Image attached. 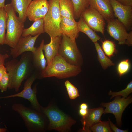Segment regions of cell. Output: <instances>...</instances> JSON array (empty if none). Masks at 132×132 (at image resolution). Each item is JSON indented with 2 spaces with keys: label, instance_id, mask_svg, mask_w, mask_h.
<instances>
[{
  "label": "cell",
  "instance_id": "cell-1",
  "mask_svg": "<svg viewBox=\"0 0 132 132\" xmlns=\"http://www.w3.org/2000/svg\"><path fill=\"white\" fill-rule=\"evenodd\" d=\"M4 65L9 76L8 89L18 92L22 82L31 73L33 65L32 53L24 52L19 60L14 59L6 62Z\"/></svg>",
  "mask_w": 132,
  "mask_h": 132
},
{
  "label": "cell",
  "instance_id": "cell-2",
  "mask_svg": "<svg viewBox=\"0 0 132 132\" xmlns=\"http://www.w3.org/2000/svg\"><path fill=\"white\" fill-rule=\"evenodd\" d=\"M24 122L29 132H44L47 129L48 119L42 112L24 104L15 103L11 106Z\"/></svg>",
  "mask_w": 132,
  "mask_h": 132
},
{
  "label": "cell",
  "instance_id": "cell-3",
  "mask_svg": "<svg viewBox=\"0 0 132 132\" xmlns=\"http://www.w3.org/2000/svg\"><path fill=\"white\" fill-rule=\"evenodd\" d=\"M81 71V66L71 64L58 54L40 72L39 77L44 78L54 77L63 79L76 76Z\"/></svg>",
  "mask_w": 132,
  "mask_h": 132
},
{
  "label": "cell",
  "instance_id": "cell-4",
  "mask_svg": "<svg viewBox=\"0 0 132 132\" xmlns=\"http://www.w3.org/2000/svg\"><path fill=\"white\" fill-rule=\"evenodd\" d=\"M41 110L49 121L47 127L48 130L68 132L76 123V121L72 118L52 105H49L45 107L42 106Z\"/></svg>",
  "mask_w": 132,
  "mask_h": 132
},
{
  "label": "cell",
  "instance_id": "cell-5",
  "mask_svg": "<svg viewBox=\"0 0 132 132\" xmlns=\"http://www.w3.org/2000/svg\"><path fill=\"white\" fill-rule=\"evenodd\" d=\"M5 8L6 14L7 32L4 44L13 48L22 36L24 28V23L16 16L11 3L6 5Z\"/></svg>",
  "mask_w": 132,
  "mask_h": 132
},
{
  "label": "cell",
  "instance_id": "cell-6",
  "mask_svg": "<svg viewBox=\"0 0 132 132\" xmlns=\"http://www.w3.org/2000/svg\"><path fill=\"white\" fill-rule=\"evenodd\" d=\"M59 0H49L48 11L44 18V32L51 39L62 35L60 24L61 16L59 8Z\"/></svg>",
  "mask_w": 132,
  "mask_h": 132
},
{
  "label": "cell",
  "instance_id": "cell-7",
  "mask_svg": "<svg viewBox=\"0 0 132 132\" xmlns=\"http://www.w3.org/2000/svg\"><path fill=\"white\" fill-rule=\"evenodd\" d=\"M58 54L71 65L81 66L83 63L82 55L76 41L62 34Z\"/></svg>",
  "mask_w": 132,
  "mask_h": 132
},
{
  "label": "cell",
  "instance_id": "cell-8",
  "mask_svg": "<svg viewBox=\"0 0 132 132\" xmlns=\"http://www.w3.org/2000/svg\"><path fill=\"white\" fill-rule=\"evenodd\" d=\"M38 77V75L36 73L32 74L26 79L22 91L16 94L0 97V99L16 97L23 98L30 102L32 107L41 112L42 106L39 104L37 98L36 85H35L33 88H32L33 84Z\"/></svg>",
  "mask_w": 132,
  "mask_h": 132
},
{
  "label": "cell",
  "instance_id": "cell-9",
  "mask_svg": "<svg viewBox=\"0 0 132 132\" xmlns=\"http://www.w3.org/2000/svg\"><path fill=\"white\" fill-rule=\"evenodd\" d=\"M106 21L108 33L118 41V44H125L129 47L132 46V31L128 33L124 25L117 19L114 18Z\"/></svg>",
  "mask_w": 132,
  "mask_h": 132
},
{
  "label": "cell",
  "instance_id": "cell-10",
  "mask_svg": "<svg viewBox=\"0 0 132 132\" xmlns=\"http://www.w3.org/2000/svg\"><path fill=\"white\" fill-rule=\"evenodd\" d=\"M112 101L102 102L101 105L105 108L103 114L111 113L114 115L117 125L121 126L122 124L121 118L122 113L126 107L132 102V98L130 95L126 98H121L120 96H115Z\"/></svg>",
  "mask_w": 132,
  "mask_h": 132
},
{
  "label": "cell",
  "instance_id": "cell-11",
  "mask_svg": "<svg viewBox=\"0 0 132 132\" xmlns=\"http://www.w3.org/2000/svg\"><path fill=\"white\" fill-rule=\"evenodd\" d=\"M81 16L94 31L104 35L105 20L96 10L89 6L82 13Z\"/></svg>",
  "mask_w": 132,
  "mask_h": 132
},
{
  "label": "cell",
  "instance_id": "cell-12",
  "mask_svg": "<svg viewBox=\"0 0 132 132\" xmlns=\"http://www.w3.org/2000/svg\"><path fill=\"white\" fill-rule=\"evenodd\" d=\"M115 17L124 25L127 31L132 30V7L123 5L115 0H109Z\"/></svg>",
  "mask_w": 132,
  "mask_h": 132
},
{
  "label": "cell",
  "instance_id": "cell-13",
  "mask_svg": "<svg viewBox=\"0 0 132 132\" xmlns=\"http://www.w3.org/2000/svg\"><path fill=\"white\" fill-rule=\"evenodd\" d=\"M40 34L32 36L29 35L20 38L16 46L10 49V54L15 59L23 53L27 52L33 53L36 47H34L35 42Z\"/></svg>",
  "mask_w": 132,
  "mask_h": 132
},
{
  "label": "cell",
  "instance_id": "cell-14",
  "mask_svg": "<svg viewBox=\"0 0 132 132\" xmlns=\"http://www.w3.org/2000/svg\"><path fill=\"white\" fill-rule=\"evenodd\" d=\"M49 8L47 0H33L27 9L26 15L31 21H34L42 18H44L47 13Z\"/></svg>",
  "mask_w": 132,
  "mask_h": 132
},
{
  "label": "cell",
  "instance_id": "cell-15",
  "mask_svg": "<svg viewBox=\"0 0 132 132\" xmlns=\"http://www.w3.org/2000/svg\"><path fill=\"white\" fill-rule=\"evenodd\" d=\"M104 109L103 107H99L88 109L86 115L82 117L80 120L83 125L81 131L91 132L90 128L94 124L100 121L101 116L103 114Z\"/></svg>",
  "mask_w": 132,
  "mask_h": 132
},
{
  "label": "cell",
  "instance_id": "cell-16",
  "mask_svg": "<svg viewBox=\"0 0 132 132\" xmlns=\"http://www.w3.org/2000/svg\"><path fill=\"white\" fill-rule=\"evenodd\" d=\"M60 27L62 34L69 37L72 40L76 41L79 32L77 22L75 19L61 17Z\"/></svg>",
  "mask_w": 132,
  "mask_h": 132
},
{
  "label": "cell",
  "instance_id": "cell-17",
  "mask_svg": "<svg viewBox=\"0 0 132 132\" xmlns=\"http://www.w3.org/2000/svg\"><path fill=\"white\" fill-rule=\"evenodd\" d=\"M90 6L100 14L106 21L115 18L109 0H89Z\"/></svg>",
  "mask_w": 132,
  "mask_h": 132
},
{
  "label": "cell",
  "instance_id": "cell-18",
  "mask_svg": "<svg viewBox=\"0 0 132 132\" xmlns=\"http://www.w3.org/2000/svg\"><path fill=\"white\" fill-rule=\"evenodd\" d=\"M62 35L51 39L49 43L43 45V50L44 51L45 56L47 60V65L58 54Z\"/></svg>",
  "mask_w": 132,
  "mask_h": 132
},
{
  "label": "cell",
  "instance_id": "cell-19",
  "mask_svg": "<svg viewBox=\"0 0 132 132\" xmlns=\"http://www.w3.org/2000/svg\"><path fill=\"white\" fill-rule=\"evenodd\" d=\"M44 40L43 39L39 47L36 48L35 52L32 53L33 65L40 71H43L46 68L47 60L43 52V46Z\"/></svg>",
  "mask_w": 132,
  "mask_h": 132
},
{
  "label": "cell",
  "instance_id": "cell-20",
  "mask_svg": "<svg viewBox=\"0 0 132 132\" xmlns=\"http://www.w3.org/2000/svg\"><path fill=\"white\" fill-rule=\"evenodd\" d=\"M11 3L14 11L19 14L20 19L23 23L26 21V12L32 0H11Z\"/></svg>",
  "mask_w": 132,
  "mask_h": 132
},
{
  "label": "cell",
  "instance_id": "cell-21",
  "mask_svg": "<svg viewBox=\"0 0 132 132\" xmlns=\"http://www.w3.org/2000/svg\"><path fill=\"white\" fill-rule=\"evenodd\" d=\"M44 33V18H42L34 22L29 27L24 28L21 37L29 35L34 36Z\"/></svg>",
  "mask_w": 132,
  "mask_h": 132
},
{
  "label": "cell",
  "instance_id": "cell-22",
  "mask_svg": "<svg viewBox=\"0 0 132 132\" xmlns=\"http://www.w3.org/2000/svg\"><path fill=\"white\" fill-rule=\"evenodd\" d=\"M77 23L79 32L85 34L93 42H97L101 39L100 37L87 24L81 16Z\"/></svg>",
  "mask_w": 132,
  "mask_h": 132
},
{
  "label": "cell",
  "instance_id": "cell-23",
  "mask_svg": "<svg viewBox=\"0 0 132 132\" xmlns=\"http://www.w3.org/2000/svg\"><path fill=\"white\" fill-rule=\"evenodd\" d=\"M59 4L61 17L75 19L73 6L70 0H59Z\"/></svg>",
  "mask_w": 132,
  "mask_h": 132
},
{
  "label": "cell",
  "instance_id": "cell-24",
  "mask_svg": "<svg viewBox=\"0 0 132 132\" xmlns=\"http://www.w3.org/2000/svg\"><path fill=\"white\" fill-rule=\"evenodd\" d=\"M94 43L97 54L98 59L102 68L105 70L109 67L114 66L115 64L105 54L99 43L97 42Z\"/></svg>",
  "mask_w": 132,
  "mask_h": 132
},
{
  "label": "cell",
  "instance_id": "cell-25",
  "mask_svg": "<svg viewBox=\"0 0 132 132\" xmlns=\"http://www.w3.org/2000/svg\"><path fill=\"white\" fill-rule=\"evenodd\" d=\"M74 9L75 19L80 18L82 13L90 6L89 0H70Z\"/></svg>",
  "mask_w": 132,
  "mask_h": 132
},
{
  "label": "cell",
  "instance_id": "cell-26",
  "mask_svg": "<svg viewBox=\"0 0 132 132\" xmlns=\"http://www.w3.org/2000/svg\"><path fill=\"white\" fill-rule=\"evenodd\" d=\"M6 14L5 8H0V45L4 44L6 27Z\"/></svg>",
  "mask_w": 132,
  "mask_h": 132
},
{
  "label": "cell",
  "instance_id": "cell-27",
  "mask_svg": "<svg viewBox=\"0 0 132 132\" xmlns=\"http://www.w3.org/2000/svg\"><path fill=\"white\" fill-rule=\"evenodd\" d=\"M102 49L105 54L109 57L113 56L116 51L114 42L109 40H105L102 42Z\"/></svg>",
  "mask_w": 132,
  "mask_h": 132
},
{
  "label": "cell",
  "instance_id": "cell-28",
  "mask_svg": "<svg viewBox=\"0 0 132 132\" xmlns=\"http://www.w3.org/2000/svg\"><path fill=\"white\" fill-rule=\"evenodd\" d=\"M91 132H112L109 121H101L94 124L90 128Z\"/></svg>",
  "mask_w": 132,
  "mask_h": 132
},
{
  "label": "cell",
  "instance_id": "cell-29",
  "mask_svg": "<svg viewBox=\"0 0 132 132\" xmlns=\"http://www.w3.org/2000/svg\"><path fill=\"white\" fill-rule=\"evenodd\" d=\"M132 92V81H131L127 85L126 88L121 91L117 92H113L110 90L108 94L111 95V99L117 96H122L123 97L126 98L129 94Z\"/></svg>",
  "mask_w": 132,
  "mask_h": 132
},
{
  "label": "cell",
  "instance_id": "cell-30",
  "mask_svg": "<svg viewBox=\"0 0 132 132\" xmlns=\"http://www.w3.org/2000/svg\"><path fill=\"white\" fill-rule=\"evenodd\" d=\"M64 84L70 99H74L79 96L77 89L69 80L66 81Z\"/></svg>",
  "mask_w": 132,
  "mask_h": 132
},
{
  "label": "cell",
  "instance_id": "cell-31",
  "mask_svg": "<svg viewBox=\"0 0 132 132\" xmlns=\"http://www.w3.org/2000/svg\"><path fill=\"white\" fill-rule=\"evenodd\" d=\"M130 63L128 59L123 60L120 62L117 66V71L120 77L127 73L130 67Z\"/></svg>",
  "mask_w": 132,
  "mask_h": 132
},
{
  "label": "cell",
  "instance_id": "cell-32",
  "mask_svg": "<svg viewBox=\"0 0 132 132\" xmlns=\"http://www.w3.org/2000/svg\"><path fill=\"white\" fill-rule=\"evenodd\" d=\"M9 82V76L7 72L0 81V90L2 92L6 91L8 88Z\"/></svg>",
  "mask_w": 132,
  "mask_h": 132
},
{
  "label": "cell",
  "instance_id": "cell-33",
  "mask_svg": "<svg viewBox=\"0 0 132 132\" xmlns=\"http://www.w3.org/2000/svg\"><path fill=\"white\" fill-rule=\"evenodd\" d=\"M110 125L112 130L115 132H127L128 130H122L118 128L109 119Z\"/></svg>",
  "mask_w": 132,
  "mask_h": 132
},
{
  "label": "cell",
  "instance_id": "cell-34",
  "mask_svg": "<svg viewBox=\"0 0 132 132\" xmlns=\"http://www.w3.org/2000/svg\"><path fill=\"white\" fill-rule=\"evenodd\" d=\"M120 3L124 5L132 7V0H115Z\"/></svg>",
  "mask_w": 132,
  "mask_h": 132
},
{
  "label": "cell",
  "instance_id": "cell-35",
  "mask_svg": "<svg viewBox=\"0 0 132 132\" xmlns=\"http://www.w3.org/2000/svg\"><path fill=\"white\" fill-rule=\"evenodd\" d=\"M8 57L7 54H2L0 53V66L2 65H5V61Z\"/></svg>",
  "mask_w": 132,
  "mask_h": 132
},
{
  "label": "cell",
  "instance_id": "cell-36",
  "mask_svg": "<svg viewBox=\"0 0 132 132\" xmlns=\"http://www.w3.org/2000/svg\"><path fill=\"white\" fill-rule=\"evenodd\" d=\"M7 72V71L5 65H1L0 66V81Z\"/></svg>",
  "mask_w": 132,
  "mask_h": 132
},
{
  "label": "cell",
  "instance_id": "cell-37",
  "mask_svg": "<svg viewBox=\"0 0 132 132\" xmlns=\"http://www.w3.org/2000/svg\"><path fill=\"white\" fill-rule=\"evenodd\" d=\"M88 112V109H80L79 112L80 114L82 116V117L85 116L87 114Z\"/></svg>",
  "mask_w": 132,
  "mask_h": 132
},
{
  "label": "cell",
  "instance_id": "cell-38",
  "mask_svg": "<svg viewBox=\"0 0 132 132\" xmlns=\"http://www.w3.org/2000/svg\"><path fill=\"white\" fill-rule=\"evenodd\" d=\"M88 106L87 104L85 103H83L81 104L80 106V109H87Z\"/></svg>",
  "mask_w": 132,
  "mask_h": 132
},
{
  "label": "cell",
  "instance_id": "cell-39",
  "mask_svg": "<svg viewBox=\"0 0 132 132\" xmlns=\"http://www.w3.org/2000/svg\"><path fill=\"white\" fill-rule=\"evenodd\" d=\"M5 0H0V8H5Z\"/></svg>",
  "mask_w": 132,
  "mask_h": 132
},
{
  "label": "cell",
  "instance_id": "cell-40",
  "mask_svg": "<svg viewBox=\"0 0 132 132\" xmlns=\"http://www.w3.org/2000/svg\"><path fill=\"white\" fill-rule=\"evenodd\" d=\"M1 107V106H0V109ZM7 131V129L5 128H0V132H6Z\"/></svg>",
  "mask_w": 132,
  "mask_h": 132
}]
</instances>
